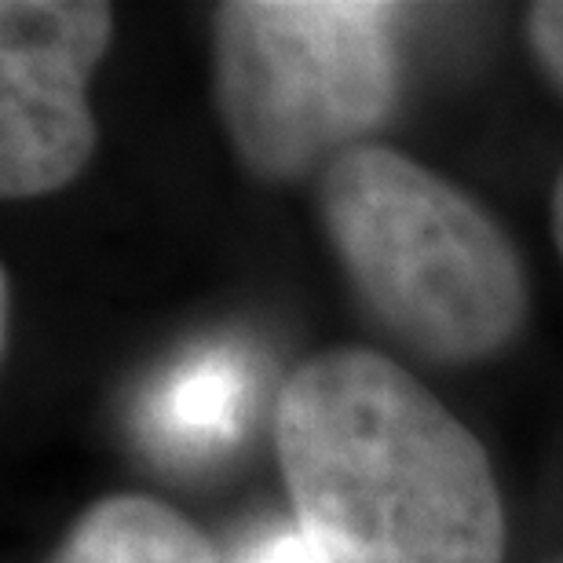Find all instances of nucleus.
Segmentation results:
<instances>
[{
  "instance_id": "7ed1b4c3",
  "label": "nucleus",
  "mask_w": 563,
  "mask_h": 563,
  "mask_svg": "<svg viewBox=\"0 0 563 563\" xmlns=\"http://www.w3.org/2000/svg\"><path fill=\"white\" fill-rule=\"evenodd\" d=\"M399 4L228 0L212 11V92L239 162L264 184L366 146L399 107Z\"/></svg>"
},
{
  "instance_id": "6e6552de",
  "label": "nucleus",
  "mask_w": 563,
  "mask_h": 563,
  "mask_svg": "<svg viewBox=\"0 0 563 563\" xmlns=\"http://www.w3.org/2000/svg\"><path fill=\"white\" fill-rule=\"evenodd\" d=\"M239 563H314L311 545L303 542L300 527H272L267 534L253 538L239 553Z\"/></svg>"
},
{
  "instance_id": "0eeeda50",
  "label": "nucleus",
  "mask_w": 563,
  "mask_h": 563,
  "mask_svg": "<svg viewBox=\"0 0 563 563\" xmlns=\"http://www.w3.org/2000/svg\"><path fill=\"white\" fill-rule=\"evenodd\" d=\"M527 41L542 74L563 92V0H542L527 8Z\"/></svg>"
},
{
  "instance_id": "f03ea898",
  "label": "nucleus",
  "mask_w": 563,
  "mask_h": 563,
  "mask_svg": "<svg viewBox=\"0 0 563 563\" xmlns=\"http://www.w3.org/2000/svg\"><path fill=\"white\" fill-rule=\"evenodd\" d=\"M319 209L355 297L413 355L465 366L520 336L531 292L509 234L410 154L366 143L333 157Z\"/></svg>"
},
{
  "instance_id": "f257e3e1",
  "label": "nucleus",
  "mask_w": 563,
  "mask_h": 563,
  "mask_svg": "<svg viewBox=\"0 0 563 563\" xmlns=\"http://www.w3.org/2000/svg\"><path fill=\"white\" fill-rule=\"evenodd\" d=\"M275 446L314 563H505L487 450L374 347H333L292 369Z\"/></svg>"
},
{
  "instance_id": "423d86ee",
  "label": "nucleus",
  "mask_w": 563,
  "mask_h": 563,
  "mask_svg": "<svg viewBox=\"0 0 563 563\" xmlns=\"http://www.w3.org/2000/svg\"><path fill=\"white\" fill-rule=\"evenodd\" d=\"M44 563H220L187 516L146 494H110L88 505Z\"/></svg>"
},
{
  "instance_id": "39448f33",
  "label": "nucleus",
  "mask_w": 563,
  "mask_h": 563,
  "mask_svg": "<svg viewBox=\"0 0 563 563\" xmlns=\"http://www.w3.org/2000/svg\"><path fill=\"white\" fill-rule=\"evenodd\" d=\"M253 366L228 344L176 363L143 402V432L168 457H212L245 432L253 413Z\"/></svg>"
},
{
  "instance_id": "1a4fd4ad",
  "label": "nucleus",
  "mask_w": 563,
  "mask_h": 563,
  "mask_svg": "<svg viewBox=\"0 0 563 563\" xmlns=\"http://www.w3.org/2000/svg\"><path fill=\"white\" fill-rule=\"evenodd\" d=\"M553 239H556V250H560V261H563V173H560L556 190H553Z\"/></svg>"
},
{
  "instance_id": "20e7f679",
  "label": "nucleus",
  "mask_w": 563,
  "mask_h": 563,
  "mask_svg": "<svg viewBox=\"0 0 563 563\" xmlns=\"http://www.w3.org/2000/svg\"><path fill=\"white\" fill-rule=\"evenodd\" d=\"M114 37L99 0L0 4V195L44 198L74 184L96 154L88 81Z\"/></svg>"
}]
</instances>
